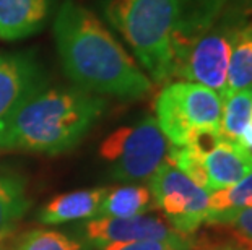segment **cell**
Listing matches in <instances>:
<instances>
[{
	"mask_svg": "<svg viewBox=\"0 0 252 250\" xmlns=\"http://www.w3.org/2000/svg\"><path fill=\"white\" fill-rule=\"evenodd\" d=\"M248 208H252V172L231 187L210 194L205 222L224 226L236 213Z\"/></svg>",
	"mask_w": 252,
	"mask_h": 250,
	"instance_id": "5bb4252c",
	"label": "cell"
},
{
	"mask_svg": "<svg viewBox=\"0 0 252 250\" xmlns=\"http://www.w3.org/2000/svg\"><path fill=\"white\" fill-rule=\"evenodd\" d=\"M106 111L99 94L80 88L42 89L15 115L0 150L59 154L77 146Z\"/></svg>",
	"mask_w": 252,
	"mask_h": 250,
	"instance_id": "3957f363",
	"label": "cell"
},
{
	"mask_svg": "<svg viewBox=\"0 0 252 250\" xmlns=\"http://www.w3.org/2000/svg\"><path fill=\"white\" fill-rule=\"evenodd\" d=\"M56 0H0V39L33 36L49 21Z\"/></svg>",
	"mask_w": 252,
	"mask_h": 250,
	"instance_id": "8fae6325",
	"label": "cell"
},
{
	"mask_svg": "<svg viewBox=\"0 0 252 250\" xmlns=\"http://www.w3.org/2000/svg\"><path fill=\"white\" fill-rule=\"evenodd\" d=\"M148 189L155 206L164 213L176 232L189 236L207 221L210 194L168 159H164L150 177Z\"/></svg>",
	"mask_w": 252,
	"mask_h": 250,
	"instance_id": "52a82bcc",
	"label": "cell"
},
{
	"mask_svg": "<svg viewBox=\"0 0 252 250\" xmlns=\"http://www.w3.org/2000/svg\"><path fill=\"white\" fill-rule=\"evenodd\" d=\"M187 237L176 232L158 216L96 218L85 222V239L93 247L103 249L109 244L133 241H173Z\"/></svg>",
	"mask_w": 252,
	"mask_h": 250,
	"instance_id": "9c48e42d",
	"label": "cell"
},
{
	"mask_svg": "<svg viewBox=\"0 0 252 250\" xmlns=\"http://www.w3.org/2000/svg\"><path fill=\"white\" fill-rule=\"evenodd\" d=\"M28 208L23 180L13 174H0V242L15 231Z\"/></svg>",
	"mask_w": 252,
	"mask_h": 250,
	"instance_id": "2e32d148",
	"label": "cell"
},
{
	"mask_svg": "<svg viewBox=\"0 0 252 250\" xmlns=\"http://www.w3.org/2000/svg\"><path fill=\"white\" fill-rule=\"evenodd\" d=\"M223 103L200 83H169L158 94L155 111L159 130L173 146H186L197 130H221Z\"/></svg>",
	"mask_w": 252,
	"mask_h": 250,
	"instance_id": "277c9868",
	"label": "cell"
},
{
	"mask_svg": "<svg viewBox=\"0 0 252 250\" xmlns=\"http://www.w3.org/2000/svg\"><path fill=\"white\" fill-rule=\"evenodd\" d=\"M13 250H90L85 244L57 231L33 229L18 239Z\"/></svg>",
	"mask_w": 252,
	"mask_h": 250,
	"instance_id": "ac0fdd59",
	"label": "cell"
},
{
	"mask_svg": "<svg viewBox=\"0 0 252 250\" xmlns=\"http://www.w3.org/2000/svg\"><path fill=\"white\" fill-rule=\"evenodd\" d=\"M224 227L231 231L236 239V246L248 250L252 249V208L236 213Z\"/></svg>",
	"mask_w": 252,
	"mask_h": 250,
	"instance_id": "ffe728a7",
	"label": "cell"
},
{
	"mask_svg": "<svg viewBox=\"0 0 252 250\" xmlns=\"http://www.w3.org/2000/svg\"><path fill=\"white\" fill-rule=\"evenodd\" d=\"M208 194L228 189L252 172V151L239 141L221 138L210 153L203 156Z\"/></svg>",
	"mask_w": 252,
	"mask_h": 250,
	"instance_id": "30bf717a",
	"label": "cell"
},
{
	"mask_svg": "<svg viewBox=\"0 0 252 250\" xmlns=\"http://www.w3.org/2000/svg\"><path fill=\"white\" fill-rule=\"evenodd\" d=\"M0 250H7V249L3 247V242H0Z\"/></svg>",
	"mask_w": 252,
	"mask_h": 250,
	"instance_id": "603a6c76",
	"label": "cell"
},
{
	"mask_svg": "<svg viewBox=\"0 0 252 250\" xmlns=\"http://www.w3.org/2000/svg\"><path fill=\"white\" fill-rule=\"evenodd\" d=\"M168 151V140L153 117L114 130L99 146V156L111 164V175L122 182L150 179Z\"/></svg>",
	"mask_w": 252,
	"mask_h": 250,
	"instance_id": "5b68a950",
	"label": "cell"
},
{
	"mask_svg": "<svg viewBox=\"0 0 252 250\" xmlns=\"http://www.w3.org/2000/svg\"><path fill=\"white\" fill-rule=\"evenodd\" d=\"M192 244L187 237L173 239V241H133L109 244L101 250H192Z\"/></svg>",
	"mask_w": 252,
	"mask_h": 250,
	"instance_id": "d6986e66",
	"label": "cell"
},
{
	"mask_svg": "<svg viewBox=\"0 0 252 250\" xmlns=\"http://www.w3.org/2000/svg\"><path fill=\"white\" fill-rule=\"evenodd\" d=\"M241 145L246 146L248 150L252 151V122H249L248 125H246V129L243 130V134H241L239 140H238Z\"/></svg>",
	"mask_w": 252,
	"mask_h": 250,
	"instance_id": "44dd1931",
	"label": "cell"
},
{
	"mask_svg": "<svg viewBox=\"0 0 252 250\" xmlns=\"http://www.w3.org/2000/svg\"><path fill=\"white\" fill-rule=\"evenodd\" d=\"M244 23L243 12L236 8L224 10L217 23L190 47L176 68L174 77L200 83L217 91L221 98L226 86L228 63L234 36Z\"/></svg>",
	"mask_w": 252,
	"mask_h": 250,
	"instance_id": "8992f818",
	"label": "cell"
},
{
	"mask_svg": "<svg viewBox=\"0 0 252 250\" xmlns=\"http://www.w3.org/2000/svg\"><path fill=\"white\" fill-rule=\"evenodd\" d=\"M251 122H252V119H251Z\"/></svg>",
	"mask_w": 252,
	"mask_h": 250,
	"instance_id": "cb8c5ba5",
	"label": "cell"
},
{
	"mask_svg": "<svg viewBox=\"0 0 252 250\" xmlns=\"http://www.w3.org/2000/svg\"><path fill=\"white\" fill-rule=\"evenodd\" d=\"M228 0H109L104 15L155 83H164Z\"/></svg>",
	"mask_w": 252,
	"mask_h": 250,
	"instance_id": "6da1fadb",
	"label": "cell"
},
{
	"mask_svg": "<svg viewBox=\"0 0 252 250\" xmlns=\"http://www.w3.org/2000/svg\"><path fill=\"white\" fill-rule=\"evenodd\" d=\"M251 250H252V249H251Z\"/></svg>",
	"mask_w": 252,
	"mask_h": 250,
	"instance_id": "d4e9b609",
	"label": "cell"
},
{
	"mask_svg": "<svg viewBox=\"0 0 252 250\" xmlns=\"http://www.w3.org/2000/svg\"><path fill=\"white\" fill-rule=\"evenodd\" d=\"M155 206L150 189L143 185H124L108 189L99 206L98 218H130L150 211Z\"/></svg>",
	"mask_w": 252,
	"mask_h": 250,
	"instance_id": "9a60e30c",
	"label": "cell"
},
{
	"mask_svg": "<svg viewBox=\"0 0 252 250\" xmlns=\"http://www.w3.org/2000/svg\"><path fill=\"white\" fill-rule=\"evenodd\" d=\"M210 250H248V249H243L239 246H221V247H215V249H210Z\"/></svg>",
	"mask_w": 252,
	"mask_h": 250,
	"instance_id": "7402d4cb",
	"label": "cell"
},
{
	"mask_svg": "<svg viewBox=\"0 0 252 250\" xmlns=\"http://www.w3.org/2000/svg\"><path fill=\"white\" fill-rule=\"evenodd\" d=\"M46 84V72L33 52L0 54V148L15 115Z\"/></svg>",
	"mask_w": 252,
	"mask_h": 250,
	"instance_id": "ba28073f",
	"label": "cell"
},
{
	"mask_svg": "<svg viewBox=\"0 0 252 250\" xmlns=\"http://www.w3.org/2000/svg\"><path fill=\"white\" fill-rule=\"evenodd\" d=\"M221 103V135L238 141L252 119V86L229 94Z\"/></svg>",
	"mask_w": 252,
	"mask_h": 250,
	"instance_id": "e0dca14e",
	"label": "cell"
},
{
	"mask_svg": "<svg viewBox=\"0 0 252 250\" xmlns=\"http://www.w3.org/2000/svg\"><path fill=\"white\" fill-rule=\"evenodd\" d=\"M108 189H90L62 194L42 206L39 221L44 224H62L77 220H93L99 215V206Z\"/></svg>",
	"mask_w": 252,
	"mask_h": 250,
	"instance_id": "7c38bea8",
	"label": "cell"
},
{
	"mask_svg": "<svg viewBox=\"0 0 252 250\" xmlns=\"http://www.w3.org/2000/svg\"><path fill=\"white\" fill-rule=\"evenodd\" d=\"M249 86H252V23H244L234 36L221 101Z\"/></svg>",
	"mask_w": 252,
	"mask_h": 250,
	"instance_id": "4fadbf2b",
	"label": "cell"
},
{
	"mask_svg": "<svg viewBox=\"0 0 252 250\" xmlns=\"http://www.w3.org/2000/svg\"><path fill=\"white\" fill-rule=\"evenodd\" d=\"M52 29L63 72L80 89L128 101L152 91L150 78L114 34L77 0H63Z\"/></svg>",
	"mask_w": 252,
	"mask_h": 250,
	"instance_id": "7a4b0ae2",
	"label": "cell"
}]
</instances>
